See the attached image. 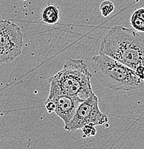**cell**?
Segmentation results:
<instances>
[{
	"instance_id": "cell-8",
	"label": "cell",
	"mask_w": 144,
	"mask_h": 149,
	"mask_svg": "<svg viewBox=\"0 0 144 149\" xmlns=\"http://www.w3.org/2000/svg\"><path fill=\"white\" fill-rule=\"evenodd\" d=\"M130 24L135 30L144 32V7L136 9L130 18Z\"/></svg>"
},
{
	"instance_id": "cell-5",
	"label": "cell",
	"mask_w": 144,
	"mask_h": 149,
	"mask_svg": "<svg viewBox=\"0 0 144 149\" xmlns=\"http://www.w3.org/2000/svg\"><path fill=\"white\" fill-rule=\"evenodd\" d=\"M98 103V97L93 92L80 104L73 118L67 126L65 127V130L75 132L81 129L86 125L91 124L95 126L107 123L109 118L100 111Z\"/></svg>"
},
{
	"instance_id": "cell-7",
	"label": "cell",
	"mask_w": 144,
	"mask_h": 149,
	"mask_svg": "<svg viewBox=\"0 0 144 149\" xmlns=\"http://www.w3.org/2000/svg\"><path fill=\"white\" fill-rule=\"evenodd\" d=\"M60 19V10L58 6L49 4L46 6L42 12V19L48 25H54Z\"/></svg>"
},
{
	"instance_id": "cell-12",
	"label": "cell",
	"mask_w": 144,
	"mask_h": 149,
	"mask_svg": "<svg viewBox=\"0 0 144 149\" xmlns=\"http://www.w3.org/2000/svg\"><path fill=\"white\" fill-rule=\"evenodd\" d=\"M135 72L136 75L139 77V79L144 82V66L140 65L135 69Z\"/></svg>"
},
{
	"instance_id": "cell-10",
	"label": "cell",
	"mask_w": 144,
	"mask_h": 149,
	"mask_svg": "<svg viewBox=\"0 0 144 149\" xmlns=\"http://www.w3.org/2000/svg\"><path fill=\"white\" fill-rule=\"evenodd\" d=\"M81 129L83 133V138H88L91 137V136H94L97 133V130H96L95 125H91V124L86 125Z\"/></svg>"
},
{
	"instance_id": "cell-2",
	"label": "cell",
	"mask_w": 144,
	"mask_h": 149,
	"mask_svg": "<svg viewBox=\"0 0 144 149\" xmlns=\"http://www.w3.org/2000/svg\"><path fill=\"white\" fill-rule=\"evenodd\" d=\"M91 77L92 74L83 60L70 59L61 70L49 78L48 97L65 95L85 100L93 93Z\"/></svg>"
},
{
	"instance_id": "cell-6",
	"label": "cell",
	"mask_w": 144,
	"mask_h": 149,
	"mask_svg": "<svg viewBox=\"0 0 144 149\" xmlns=\"http://www.w3.org/2000/svg\"><path fill=\"white\" fill-rule=\"evenodd\" d=\"M47 100H51L55 103V109L54 113L59 116L64 122V128L66 127L73 118L80 104L83 101L77 97L57 95L48 97Z\"/></svg>"
},
{
	"instance_id": "cell-1",
	"label": "cell",
	"mask_w": 144,
	"mask_h": 149,
	"mask_svg": "<svg viewBox=\"0 0 144 149\" xmlns=\"http://www.w3.org/2000/svg\"><path fill=\"white\" fill-rule=\"evenodd\" d=\"M99 54L108 56L135 70L140 65L144 66V39L129 28L113 26L100 43Z\"/></svg>"
},
{
	"instance_id": "cell-4",
	"label": "cell",
	"mask_w": 144,
	"mask_h": 149,
	"mask_svg": "<svg viewBox=\"0 0 144 149\" xmlns=\"http://www.w3.org/2000/svg\"><path fill=\"white\" fill-rule=\"evenodd\" d=\"M24 45L21 28L8 19L0 23V64L13 61Z\"/></svg>"
},
{
	"instance_id": "cell-9",
	"label": "cell",
	"mask_w": 144,
	"mask_h": 149,
	"mask_svg": "<svg viewBox=\"0 0 144 149\" xmlns=\"http://www.w3.org/2000/svg\"><path fill=\"white\" fill-rule=\"evenodd\" d=\"M115 9V6L113 3L108 0L103 1L100 5V11L101 15L104 17L109 16Z\"/></svg>"
},
{
	"instance_id": "cell-13",
	"label": "cell",
	"mask_w": 144,
	"mask_h": 149,
	"mask_svg": "<svg viewBox=\"0 0 144 149\" xmlns=\"http://www.w3.org/2000/svg\"><path fill=\"white\" fill-rule=\"evenodd\" d=\"M2 20H3V19H2V18H1V17H0V23L1 22V21H2Z\"/></svg>"
},
{
	"instance_id": "cell-3",
	"label": "cell",
	"mask_w": 144,
	"mask_h": 149,
	"mask_svg": "<svg viewBox=\"0 0 144 149\" xmlns=\"http://www.w3.org/2000/svg\"><path fill=\"white\" fill-rule=\"evenodd\" d=\"M91 65L96 78L103 86L113 91H130L142 88L144 82L135 70L104 55H95Z\"/></svg>"
},
{
	"instance_id": "cell-11",
	"label": "cell",
	"mask_w": 144,
	"mask_h": 149,
	"mask_svg": "<svg viewBox=\"0 0 144 149\" xmlns=\"http://www.w3.org/2000/svg\"><path fill=\"white\" fill-rule=\"evenodd\" d=\"M45 107L47 113H49V114L54 113V111H55V103L52 101H51V100H46L45 102Z\"/></svg>"
}]
</instances>
